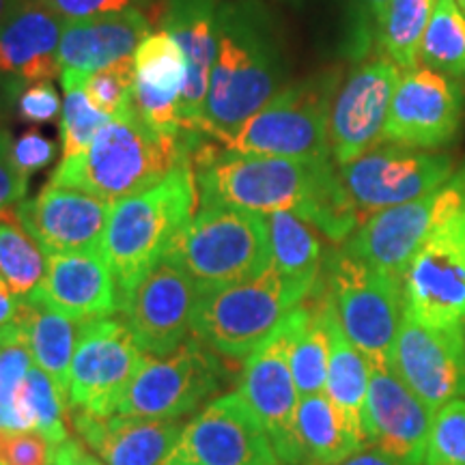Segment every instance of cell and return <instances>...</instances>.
Masks as SVG:
<instances>
[{
    "instance_id": "6da1fadb",
    "label": "cell",
    "mask_w": 465,
    "mask_h": 465,
    "mask_svg": "<svg viewBox=\"0 0 465 465\" xmlns=\"http://www.w3.org/2000/svg\"><path fill=\"white\" fill-rule=\"evenodd\" d=\"M201 207H235L254 213L289 212L332 242H347L360 218L334 160L242 155L213 141L192 151Z\"/></svg>"
},
{
    "instance_id": "7a4b0ae2",
    "label": "cell",
    "mask_w": 465,
    "mask_h": 465,
    "mask_svg": "<svg viewBox=\"0 0 465 465\" xmlns=\"http://www.w3.org/2000/svg\"><path fill=\"white\" fill-rule=\"evenodd\" d=\"M281 89V52L263 14L250 3H220L203 138L226 144Z\"/></svg>"
},
{
    "instance_id": "3957f363",
    "label": "cell",
    "mask_w": 465,
    "mask_h": 465,
    "mask_svg": "<svg viewBox=\"0 0 465 465\" xmlns=\"http://www.w3.org/2000/svg\"><path fill=\"white\" fill-rule=\"evenodd\" d=\"M196 205L199 190L192 151L162 182L113 203L100 252L114 276L119 311L138 282L166 257L174 237L194 216Z\"/></svg>"
},
{
    "instance_id": "277c9868",
    "label": "cell",
    "mask_w": 465,
    "mask_h": 465,
    "mask_svg": "<svg viewBox=\"0 0 465 465\" xmlns=\"http://www.w3.org/2000/svg\"><path fill=\"white\" fill-rule=\"evenodd\" d=\"M188 151L179 138L155 132L132 106L110 116L83 153L58 162L50 183L116 203L162 182Z\"/></svg>"
},
{
    "instance_id": "5b68a950",
    "label": "cell",
    "mask_w": 465,
    "mask_h": 465,
    "mask_svg": "<svg viewBox=\"0 0 465 465\" xmlns=\"http://www.w3.org/2000/svg\"><path fill=\"white\" fill-rule=\"evenodd\" d=\"M166 259L199 291L250 281L272 265L267 220L246 209L201 207L174 237Z\"/></svg>"
},
{
    "instance_id": "8992f818",
    "label": "cell",
    "mask_w": 465,
    "mask_h": 465,
    "mask_svg": "<svg viewBox=\"0 0 465 465\" xmlns=\"http://www.w3.org/2000/svg\"><path fill=\"white\" fill-rule=\"evenodd\" d=\"M311 291L287 281L272 265L250 281L201 291L192 336L220 356L246 360Z\"/></svg>"
},
{
    "instance_id": "52a82bcc",
    "label": "cell",
    "mask_w": 465,
    "mask_h": 465,
    "mask_svg": "<svg viewBox=\"0 0 465 465\" xmlns=\"http://www.w3.org/2000/svg\"><path fill=\"white\" fill-rule=\"evenodd\" d=\"M336 89L334 72L282 86L223 147L261 158L332 160L330 110Z\"/></svg>"
},
{
    "instance_id": "ba28073f",
    "label": "cell",
    "mask_w": 465,
    "mask_h": 465,
    "mask_svg": "<svg viewBox=\"0 0 465 465\" xmlns=\"http://www.w3.org/2000/svg\"><path fill=\"white\" fill-rule=\"evenodd\" d=\"M323 281L330 291L336 319L351 345L371 364H391L394 341L403 319L401 281L334 250L323 263Z\"/></svg>"
},
{
    "instance_id": "9c48e42d",
    "label": "cell",
    "mask_w": 465,
    "mask_h": 465,
    "mask_svg": "<svg viewBox=\"0 0 465 465\" xmlns=\"http://www.w3.org/2000/svg\"><path fill=\"white\" fill-rule=\"evenodd\" d=\"M224 383L226 369L218 351L190 336L168 356H144L116 414L147 420H179L194 414L209 397L223 391Z\"/></svg>"
},
{
    "instance_id": "30bf717a",
    "label": "cell",
    "mask_w": 465,
    "mask_h": 465,
    "mask_svg": "<svg viewBox=\"0 0 465 465\" xmlns=\"http://www.w3.org/2000/svg\"><path fill=\"white\" fill-rule=\"evenodd\" d=\"M465 205V162L446 183L420 199L366 218L342 242L349 254L392 278H403L410 261L441 223Z\"/></svg>"
},
{
    "instance_id": "8fae6325",
    "label": "cell",
    "mask_w": 465,
    "mask_h": 465,
    "mask_svg": "<svg viewBox=\"0 0 465 465\" xmlns=\"http://www.w3.org/2000/svg\"><path fill=\"white\" fill-rule=\"evenodd\" d=\"M455 173V158L441 151L380 143L345 166L341 182L356 207L360 224L377 212L420 199Z\"/></svg>"
},
{
    "instance_id": "7c38bea8",
    "label": "cell",
    "mask_w": 465,
    "mask_h": 465,
    "mask_svg": "<svg viewBox=\"0 0 465 465\" xmlns=\"http://www.w3.org/2000/svg\"><path fill=\"white\" fill-rule=\"evenodd\" d=\"M144 356L124 319L80 325L69 371V407L97 418L116 414Z\"/></svg>"
},
{
    "instance_id": "4fadbf2b",
    "label": "cell",
    "mask_w": 465,
    "mask_h": 465,
    "mask_svg": "<svg viewBox=\"0 0 465 465\" xmlns=\"http://www.w3.org/2000/svg\"><path fill=\"white\" fill-rule=\"evenodd\" d=\"M403 312L435 328L465 325V205L422 243L401 278Z\"/></svg>"
},
{
    "instance_id": "5bb4252c",
    "label": "cell",
    "mask_w": 465,
    "mask_h": 465,
    "mask_svg": "<svg viewBox=\"0 0 465 465\" xmlns=\"http://www.w3.org/2000/svg\"><path fill=\"white\" fill-rule=\"evenodd\" d=\"M164 465H281L265 427L240 392L205 405L183 427Z\"/></svg>"
},
{
    "instance_id": "9a60e30c",
    "label": "cell",
    "mask_w": 465,
    "mask_h": 465,
    "mask_svg": "<svg viewBox=\"0 0 465 465\" xmlns=\"http://www.w3.org/2000/svg\"><path fill=\"white\" fill-rule=\"evenodd\" d=\"M289 342L291 328L284 319L276 332L246 358L237 392L265 427L281 463L306 465L295 429L300 392L291 371Z\"/></svg>"
},
{
    "instance_id": "2e32d148",
    "label": "cell",
    "mask_w": 465,
    "mask_h": 465,
    "mask_svg": "<svg viewBox=\"0 0 465 465\" xmlns=\"http://www.w3.org/2000/svg\"><path fill=\"white\" fill-rule=\"evenodd\" d=\"M465 114V93L429 67L403 72L380 143L438 151L455 141Z\"/></svg>"
},
{
    "instance_id": "e0dca14e",
    "label": "cell",
    "mask_w": 465,
    "mask_h": 465,
    "mask_svg": "<svg viewBox=\"0 0 465 465\" xmlns=\"http://www.w3.org/2000/svg\"><path fill=\"white\" fill-rule=\"evenodd\" d=\"M401 75L403 69L381 54L360 63L336 89L330 110V151L336 166L380 144Z\"/></svg>"
},
{
    "instance_id": "ac0fdd59",
    "label": "cell",
    "mask_w": 465,
    "mask_h": 465,
    "mask_svg": "<svg viewBox=\"0 0 465 465\" xmlns=\"http://www.w3.org/2000/svg\"><path fill=\"white\" fill-rule=\"evenodd\" d=\"M201 291L171 259H162L121 304L136 345L147 356H168L192 336V315Z\"/></svg>"
},
{
    "instance_id": "d6986e66",
    "label": "cell",
    "mask_w": 465,
    "mask_h": 465,
    "mask_svg": "<svg viewBox=\"0 0 465 465\" xmlns=\"http://www.w3.org/2000/svg\"><path fill=\"white\" fill-rule=\"evenodd\" d=\"M391 366L435 414L465 397V325L435 328L403 312Z\"/></svg>"
},
{
    "instance_id": "ffe728a7",
    "label": "cell",
    "mask_w": 465,
    "mask_h": 465,
    "mask_svg": "<svg viewBox=\"0 0 465 465\" xmlns=\"http://www.w3.org/2000/svg\"><path fill=\"white\" fill-rule=\"evenodd\" d=\"M433 411L422 403L391 364H371L364 405V431L375 446L399 461L422 465Z\"/></svg>"
},
{
    "instance_id": "44dd1931",
    "label": "cell",
    "mask_w": 465,
    "mask_h": 465,
    "mask_svg": "<svg viewBox=\"0 0 465 465\" xmlns=\"http://www.w3.org/2000/svg\"><path fill=\"white\" fill-rule=\"evenodd\" d=\"M113 203L50 183L17 205V223L45 254L100 248Z\"/></svg>"
},
{
    "instance_id": "7402d4cb",
    "label": "cell",
    "mask_w": 465,
    "mask_h": 465,
    "mask_svg": "<svg viewBox=\"0 0 465 465\" xmlns=\"http://www.w3.org/2000/svg\"><path fill=\"white\" fill-rule=\"evenodd\" d=\"M218 0H166L164 31L173 35L183 52L185 89L179 104L182 138L190 151L205 141L201 134L203 106L209 89L218 44Z\"/></svg>"
},
{
    "instance_id": "603a6c76",
    "label": "cell",
    "mask_w": 465,
    "mask_h": 465,
    "mask_svg": "<svg viewBox=\"0 0 465 465\" xmlns=\"http://www.w3.org/2000/svg\"><path fill=\"white\" fill-rule=\"evenodd\" d=\"M45 257L48 267L44 281L28 298L80 325L119 312L114 276L100 248Z\"/></svg>"
},
{
    "instance_id": "cb8c5ba5",
    "label": "cell",
    "mask_w": 465,
    "mask_h": 465,
    "mask_svg": "<svg viewBox=\"0 0 465 465\" xmlns=\"http://www.w3.org/2000/svg\"><path fill=\"white\" fill-rule=\"evenodd\" d=\"M67 22L39 0L22 5L0 25V75L25 89L61 75L58 48Z\"/></svg>"
},
{
    "instance_id": "d4e9b609",
    "label": "cell",
    "mask_w": 465,
    "mask_h": 465,
    "mask_svg": "<svg viewBox=\"0 0 465 465\" xmlns=\"http://www.w3.org/2000/svg\"><path fill=\"white\" fill-rule=\"evenodd\" d=\"M134 106L147 124L162 136L182 138V121H179V104L185 89L183 52L174 42L173 35L153 31L143 39L134 52Z\"/></svg>"
},
{
    "instance_id": "484cf974",
    "label": "cell",
    "mask_w": 465,
    "mask_h": 465,
    "mask_svg": "<svg viewBox=\"0 0 465 465\" xmlns=\"http://www.w3.org/2000/svg\"><path fill=\"white\" fill-rule=\"evenodd\" d=\"M69 420L104 465H164L185 427L179 420L121 414L97 418L80 410H72Z\"/></svg>"
},
{
    "instance_id": "4316f807",
    "label": "cell",
    "mask_w": 465,
    "mask_h": 465,
    "mask_svg": "<svg viewBox=\"0 0 465 465\" xmlns=\"http://www.w3.org/2000/svg\"><path fill=\"white\" fill-rule=\"evenodd\" d=\"M151 31V22L141 9H127L91 20L67 22L58 48V65L63 69L93 74L124 58L134 56Z\"/></svg>"
},
{
    "instance_id": "83f0119b",
    "label": "cell",
    "mask_w": 465,
    "mask_h": 465,
    "mask_svg": "<svg viewBox=\"0 0 465 465\" xmlns=\"http://www.w3.org/2000/svg\"><path fill=\"white\" fill-rule=\"evenodd\" d=\"M330 293V291H328ZM332 302V300H330ZM371 381V362L342 332L334 306L330 311V364L325 397L345 416L351 431L369 446L364 431V405Z\"/></svg>"
},
{
    "instance_id": "f1b7e54d",
    "label": "cell",
    "mask_w": 465,
    "mask_h": 465,
    "mask_svg": "<svg viewBox=\"0 0 465 465\" xmlns=\"http://www.w3.org/2000/svg\"><path fill=\"white\" fill-rule=\"evenodd\" d=\"M15 323L25 334L35 364L45 371L63 392L69 394V371L80 332L75 325L80 323L31 298L20 300Z\"/></svg>"
},
{
    "instance_id": "f546056e",
    "label": "cell",
    "mask_w": 465,
    "mask_h": 465,
    "mask_svg": "<svg viewBox=\"0 0 465 465\" xmlns=\"http://www.w3.org/2000/svg\"><path fill=\"white\" fill-rule=\"evenodd\" d=\"M295 429L306 465H339L366 449L325 392L300 397Z\"/></svg>"
},
{
    "instance_id": "4dcf8cb0",
    "label": "cell",
    "mask_w": 465,
    "mask_h": 465,
    "mask_svg": "<svg viewBox=\"0 0 465 465\" xmlns=\"http://www.w3.org/2000/svg\"><path fill=\"white\" fill-rule=\"evenodd\" d=\"M272 267L291 282L312 289L322 276V242L317 229L289 212L267 213Z\"/></svg>"
},
{
    "instance_id": "1f68e13d",
    "label": "cell",
    "mask_w": 465,
    "mask_h": 465,
    "mask_svg": "<svg viewBox=\"0 0 465 465\" xmlns=\"http://www.w3.org/2000/svg\"><path fill=\"white\" fill-rule=\"evenodd\" d=\"M438 0H391L377 26L381 54L403 72L420 67V45Z\"/></svg>"
},
{
    "instance_id": "d6a6232c",
    "label": "cell",
    "mask_w": 465,
    "mask_h": 465,
    "mask_svg": "<svg viewBox=\"0 0 465 465\" xmlns=\"http://www.w3.org/2000/svg\"><path fill=\"white\" fill-rule=\"evenodd\" d=\"M420 65L449 78L465 75V14L457 0H438L420 45Z\"/></svg>"
},
{
    "instance_id": "836d02e7",
    "label": "cell",
    "mask_w": 465,
    "mask_h": 465,
    "mask_svg": "<svg viewBox=\"0 0 465 465\" xmlns=\"http://www.w3.org/2000/svg\"><path fill=\"white\" fill-rule=\"evenodd\" d=\"M84 75L86 74L75 72V69H63L61 75H58L63 83V89H65L61 125H58V130H61L63 160L83 153L93 143V138L110 121V116L97 108L84 93Z\"/></svg>"
},
{
    "instance_id": "e575fe53",
    "label": "cell",
    "mask_w": 465,
    "mask_h": 465,
    "mask_svg": "<svg viewBox=\"0 0 465 465\" xmlns=\"http://www.w3.org/2000/svg\"><path fill=\"white\" fill-rule=\"evenodd\" d=\"M48 257L20 224H0V278L20 300L44 281Z\"/></svg>"
},
{
    "instance_id": "d590c367",
    "label": "cell",
    "mask_w": 465,
    "mask_h": 465,
    "mask_svg": "<svg viewBox=\"0 0 465 465\" xmlns=\"http://www.w3.org/2000/svg\"><path fill=\"white\" fill-rule=\"evenodd\" d=\"M422 465H465V397L433 414Z\"/></svg>"
},
{
    "instance_id": "8d00e7d4",
    "label": "cell",
    "mask_w": 465,
    "mask_h": 465,
    "mask_svg": "<svg viewBox=\"0 0 465 465\" xmlns=\"http://www.w3.org/2000/svg\"><path fill=\"white\" fill-rule=\"evenodd\" d=\"M134 84H136V69H134V56H130L100 72L86 74L83 89L97 108L108 116H116L134 106Z\"/></svg>"
},
{
    "instance_id": "74e56055",
    "label": "cell",
    "mask_w": 465,
    "mask_h": 465,
    "mask_svg": "<svg viewBox=\"0 0 465 465\" xmlns=\"http://www.w3.org/2000/svg\"><path fill=\"white\" fill-rule=\"evenodd\" d=\"M33 364V353L20 325L14 322L0 328V407L14 403Z\"/></svg>"
},
{
    "instance_id": "f35d334b",
    "label": "cell",
    "mask_w": 465,
    "mask_h": 465,
    "mask_svg": "<svg viewBox=\"0 0 465 465\" xmlns=\"http://www.w3.org/2000/svg\"><path fill=\"white\" fill-rule=\"evenodd\" d=\"M56 444L39 431L0 429V465H54Z\"/></svg>"
},
{
    "instance_id": "ab89813d",
    "label": "cell",
    "mask_w": 465,
    "mask_h": 465,
    "mask_svg": "<svg viewBox=\"0 0 465 465\" xmlns=\"http://www.w3.org/2000/svg\"><path fill=\"white\" fill-rule=\"evenodd\" d=\"M9 132L0 127V224H20L17 223V205L25 201L28 177L17 171L11 158Z\"/></svg>"
},
{
    "instance_id": "60d3db41",
    "label": "cell",
    "mask_w": 465,
    "mask_h": 465,
    "mask_svg": "<svg viewBox=\"0 0 465 465\" xmlns=\"http://www.w3.org/2000/svg\"><path fill=\"white\" fill-rule=\"evenodd\" d=\"M17 114L28 124H50L61 114V100L52 83H35L22 89L15 102Z\"/></svg>"
},
{
    "instance_id": "b9f144b4",
    "label": "cell",
    "mask_w": 465,
    "mask_h": 465,
    "mask_svg": "<svg viewBox=\"0 0 465 465\" xmlns=\"http://www.w3.org/2000/svg\"><path fill=\"white\" fill-rule=\"evenodd\" d=\"M54 155L56 144L48 141V138L37 130L25 132L17 141H14V144H11V158H14L15 168L25 174V177H31V174L44 171V168L54 160Z\"/></svg>"
},
{
    "instance_id": "7bdbcfd3",
    "label": "cell",
    "mask_w": 465,
    "mask_h": 465,
    "mask_svg": "<svg viewBox=\"0 0 465 465\" xmlns=\"http://www.w3.org/2000/svg\"><path fill=\"white\" fill-rule=\"evenodd\" d=\"M39 3H44L65 22L91 20V17L138 9V0H39Z\"/></svg>"
},
{
    "instance_id": "ee69618b",
    "label": "cell",
    "mask_w": 465,
    "mask_h": 465,
    "mask_svg": "<svg viewBox=\"0 0 465 465\" xmlns=\"http://www.w3.org/2000/svg\"><path fill=\"white\" fill-rule=\"evenodd\" d=\"M54 465H104V461L86 449L84 441L69 438L56 446Z\"/></svg>"
},
{
    "instance_id": "f6af8a7d",
    "label": "cell",
    "mask_w": 465,
    "mask_h": 465,
    "mask_svg": "<svg viewBox=\"0 0 465 465\" xmlns=\"http://www.w3.org/2000/svg\"><path fill=\"white\" fill-rule=\"evenodd\" d=\"M339 465H411V463L399 461V459L386 455V452L375 449V446H366V449L353 452L351 457H347L345 461H341Z\"/></svg>"
},
{
    "instance_id": "bcb514c9",
    "label": "cell",
    "mask_w": 465,
    "mask_h": 465,
    "mask_svg": "<svg viewBox=\"0 0 465 465\" xmlns=\"http://www.w3.org/2000/svg\"><path fill=\"white\" fill-rule=\"evenodd\" d=\"M17 311H20V298L0 278V328H7V325L14 323Z\"/></svg>"
},
{
    "instance_id": "7dc6e473",
    "label": "cell",
    "mask_w": 465,
    "mask_h": 465,
    "mask_svg": "<svg viewBox=\"0 0 465 465\" xmlns=\"http://www.w3.org/2000/svg\"><path fill=\"white\" fill-rule=\"evenodd\" d=\"M20 93H22L20 86L9 83L7 78L0 75V121L5 119V114H7L11 104L17 102V95H20Z\"/></svg>"
},
{
    "instance_id": "c3c4849f",
    "label": "cell",
    "mask_w": 465,
    "mask_h": 465,
    "mask_svg": "<svg viewBox=\"0 0 465 465\" xmlns=\"http://www.w3.org/2000/svg\"><path fill=\"white\" fill-rule=\"evenodd\" d=\"M22 0H0V25H3L7 17L14 14V11L20 7Z\"/></svg>"
},
{
    "instance_id": "681fc988",
    "label": "cell",
    "mask_w": 465,
    "mask_h": 465,
    "mask_svg": "<svg viewBox=\"0 0 465 465\" xmlns=\"http://www.w3.org/2000/svg\"><path fill=\"white\" fill-rule=\"evenodd\" d=\"M364 3H366V7L373 11L375 20H380L381 14H383V11H386L388 3H391V0H364Z\"/></svg>"
},
{
    "instance_id": "f907efd6",
    "label": "cell",
    "mask_w": 465,
    "mask_h": 465,
    "mask_svg": "<svg viewBox=\"0 0 465 465\" xmlns=\"http://www.w3.org/2000/svg\"><path fill=\"white\" fill-rule=\"evenodd\" d=\"M457 5H459V7H461V11L465 14V0H457Z\"/></svg>"
}]
</instances>
